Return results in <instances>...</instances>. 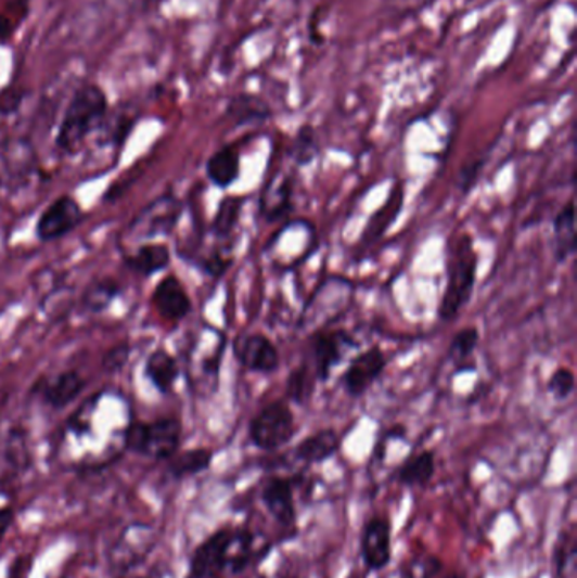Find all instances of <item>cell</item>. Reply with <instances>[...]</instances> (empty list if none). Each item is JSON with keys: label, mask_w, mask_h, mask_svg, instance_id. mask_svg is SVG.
<instances>
[{"label": "cell", "mask_w": 577, "mask_h": 578, "mask_svg": "<svg viewBox=\"0 0 577 578\" xmlns=\"http://www.w3.org/2000/svg\"><path fill=\"white\" fill-rule=\"evenodd\" d=\"M231 257H226L222 256V254L216 253L202 261V269H204L207 274H210V277L220 278L222 277L223 272L231 268Z\"/></svg>", "instance_id": "obj_35"}, {"label": "cell", "mask_w": 577, "mask_h": 578, "mask_svg": "<svg viewBox=\"0 0 577 578\" xmlns=\"http://www.w3.org/2000/svg\"><path fill=\"white\" fill-rule=\"evenodd\" d=\"M144 375L163 395L170 393L180 375L178 362L165 349L154 350L144 364Z\"/></svg>", "instance_id": "obj_19"}, {"label": "cell", "mask_w": 577, "mask_h": 578, "mask_svg": "<svg viewBox=\"0 0 577 578\" xmlns=\"http://www.w3.org/2000/svg\"><path fill=\"white\" fill-rule=\"evenodd\" d=\"M180 211V202L175 196H159L158 200H154L153 204L148 205L132 223V237L144 241V239L170 234L177 226Z\"/></svg>", "instance_id": "obj_10"}, {"label": "cell", "mask_w": 577, "mask_h": 578, "mask_svg": "<svg viewBox=\"0 0 577 578\" xmlns=\"http://www.w3.org/2000/svg\"><path fill=\"white\" fill-rule=\"evenodd\" d=\"M170 261L171 253L168 245L156 242L141 245L131 256L126 257V266L141 277H153L156 272L168 268Z\"/></svg>", "instance_id": "obj_18"}, {"label": "cell", "mask_w": 577, "mask_h": 578, "mask_svg": "<svg viewBox=\"0 0 577 578\" xmlns=\"http://www.w3.org/2000/svg\"><path fill=\"white\" fill-rule=\"evenodd\" d=\"M116 578H156L153 577V575H134V571H131V574H124V575H117Z\"/></svg>", "instance_id": "obj_39"}, {"label": "cell", "mask_w": 577, "mask_h": 578, "mask_svg": "<svg viewBox=\"0 0 577 578\" xmlns=\"http://www.w3.org/2000/svg\"><path fill=\"white\" fill-rule=\"evenodd\" d=\"M226 114L235 126H247V124L266 123V120L271 119L273 112L261 97L239 93V95L232 97Z\"/></svg>", "instance_id": "obj_17"}, {"label": "cell", "mask_w": 577, "mask_h": 578, "mask_svg": "<svg viewBox=\"0 0 577 578\" xmlns=\"http://www.w3.org/2000/svg\"><path fill=\"white\" fill-rule=\"evenodd\" d=\"M156 532L148 525H131L124 529L108 553V563L117 575L131 574L156 547Z\"/></svg>", "instance_id": "obj_6"}, {"label": "cell", "mask_w": 577, "mask_h": 578, "mask_svg": "<svg viewBox=\"0 0 577 578\" xmlns=\"http://www.w3.org/2000/svg\"><path fill=\"white\" fill-rule=\"evenodd\" d=\"M119 293L120 286L116 281H93V283L87 287L86 293H84L81 303H84V307H86V310H89L90 313H102V311H105L111 307L114 299L119 296Z\"/></svg>", "instance_id": "obj_25"}, {"label": "cell", "mask_w": 577, "mask_h": 578, "mask_svg": "<svg viewBox=\"0 0 577 578\" xmlns=\"http://www.w3.org/2000/svg\"><path fill=\"white\" fill-rule=\"evenodd\" d=\"M205 172H207L208 180L213 181L216 187H232L241 175V157H239L238 150L223 146L222 150L214 153L208 157Z\"/></svg>", "instance_id": "obj_20"}, {"label": "cell", "mask_w": 577, "mask_h": 578, "mask_svg": "<svg viewBox=\"0 0 577 578\" xmlns=\"http://www.w3.org/2000/svg\"><path fill=\"white\" fill-rule=\"evenodd\" d=\"M359 342L346 330H329L316 332L310 337L312 350L313 374L317 381H328L332 368L339 364L349 350L356 349Z\"/></svg>", "instance_id": "obj_8"}, {"label": "cell", "mask_w": 577, "mask_h": 578, "mask_svg": "<svg viewBox=\"0 0 577 578\" xmlns=\"http://www.w3.org/2000/svg\"><path fill=\"white\" fill-rule=\"evenodd\" d=\"M292 210V180H285V183L281 184L280 188V198L270 207H262V214H265L268 222L273 223L283 219Z\"/></svg>", "instance_id": "obj_31"}, {"label": "cell", "mask_w": 577, "mask_h": 578, "mask_svg": "<svg viewBox=\"0 0 577 578\" xmlns=\"http://www.w3.org/2000/svg\"><path fill=\"white\" fill-rule=\"evenodd\" d=\"M386 368V356L380 347H371L356 356L347 365V371L341 377L344 391L350 398H361L383 374Z\"/></svg>", "instance_id": "obj_13"}, {"label": "cell", "mask_w": 577, "mask_h": 578, "mask_svg": "<svg viewBox=\"0 0 577 578\" xmlns=\"http://www.w3.org/2000/svg\"><path fill=\"white\" fill-rule=\"evenodd\" d=\"M576 389V375L570 369L559 368L555 369L554 374L551 375L549 384H547V391L551 393L555 401H564L569 398Z\"/></svg>", "instance_id": "obj_30"}, {"label": "cell", "mask_w": 577, "mask_h": 578, "mask_svg": "<svg viewBox=\"0 0 577 578\" xmlns=\"http://www.w3.org/2000/svg\"><path fill=\"white\" fill-rule=\"evenodd\" d=\"M235 360L244 369L259 374H273L280 368V352L277 345L265 334H241L232 344Z\"/></svg>", "instance_id": "obj_9"}, {"label": "cell", "mask_w": 577, "mask_h": 578, "mask_svg": "<svg viewBox=\"0 0 577 578\" xmlns=\"http://www.w3.org/2000/svg\"><path fill=\"white\" fill-rule=\"evenodd\" d=\"M81 220H84V211L77 200L68 195L60 196L39 217L36 223V235L39 241L53 242L77 229Z\"/></svg>", "instance_id": "obj_11"}, {"label": "cell", "mask_w": 577, "mask_h": 578, "mask_svg": "<svg viewBox=\"0 0 577 578\" xmlns=\"http://www.w3.org/2000/svg\"><path fill=\"white\" fill-rule=\"evenodd\" d=\"M151 303L158 311L159 317L170 320V322H180L192 311V299H190L183 284L175 277L159 281L153 296H151Z\"/></svg>", "instance_id": "obj_14"}, {"label": "cell", "mask_w": 577, "mask_h": 578, "mask_svg": "<svg viewBox=\"0 0 577 578\" xmlns=\"http://www.w3.org/2000/svg\"><path fill=\"white\" fill-rule=\"evenodd\" d=\"M295 414L283 401H273L259 410L249 423V440L261 452H277L297 435Z\"/></svg>", "instance_id": "obj_4"}, {"label": "cell", "mask_w": 577, "mask_h": 578, "mask_svg": "<svg viewBox=\"0 0 577 578\" xmlns=\"http://www.w3.org/2000/svg\"><path fill=\"white\" fill-rule=\"evenodd\" d=\"M234 526H223L195 548L190 558L189 578H220L229 570Z\"/></svg>", "instance_id": "obj_5"}, {"label": "cell", "mask_w": 577, "mask_h": 578, "mask_svg": "<svg viewBox=\"0 0 577 578\" xmlns=\"http://www.w3.org/2000/svg\"><path fill=\"white\" fill-rule=\"evenodd\" d=\"M214 453L208 448H193L187 452L175 453L168 462V472L175 479H189L193 475L208 471L213 465Z\"/></svg>", "instance_id": "obj_24"}, {"label": "cell", "mask_w": 577, "mask_h": 578, "mask_svg": "<svg viewBox=\"0 0 577 578\" xmlns=\"http://www.w3.org/2000/svg\"><path fill=\"white\" fill-rule=\"evenodd\" d=\"M320 154L319 138L310 124H304L293 138L292 159L297 166H308Z\"/></svg>", "instance_id": "obj_26"}, {"label": "cell", "mask_w": 577, "mask_h": 578, "mask_svg": "<svg viewBox=\"0 0 577 578\" xmlns=\"http://www.w3.org/2000/svg\"><path fill=\"white\" fill-rule=\"evenodd\" d=\"M12 523H14V511L11 508H0V541L4 540Z\"/></svg>", "instance_id": "obj_38"}, {"label": "cell", "mask_w": 577, "mask_h": 578, "mask_svg": "<svg viewBox=\"0 0 577 578\" xmlns=\"http://www.w3.org/2000/svg\"><path fill=\"white\" fill-rule=\"evenodd\" d=\"M393 529L386 516H371L362 526L361 558L370 571H383L389 567L393 558Z\"/></svg>", "instance_id": "obj_7"}, {"label": "cell", "mask_w": 577, "mask_h": 578, "mask_svg": "<svg viewBox=\"0 0 577 578\" xmlns=\"http://www.w3.org/2000/svg\"><path fill=\"white\" fill-rule=\"evenodd\" d=\"M261 502L281 528L297 526V505H295V479L273 475L266 479L261 489Z\"/></svg>", "instance_id": "obj_12"}, {"label": "cell", "mask_w": 577, "mask_h": 578, "mask_svg": "<svg viewBox=\"0 0 577 578\" xmlns=\"http://www.w3.org/2000/svg\"><path fill=\"white\" fill-rule=\"evenodd\" d=\"M403 205V184H397L386 204L371 217L362 234V245H370L382 239L388 227L395 222Z\"/></svg>", "instance_id": "obj_22"}, {"label": "cell", "mask_w": 577, "mask_h": 578, "mask_svg": "<svg viewBox=\"0 0 577 578\" xmlns=\"http://www.w3.org/2000/svg\"><path fill=\"white\" fill-rule=\"evenodd\" d=\"M555 259L566 262L576 253V208L574 200L567 202L554 219Z\"/></svg>", "instance_id": "obj_21"}, {"label": "cell", "mask_w": 577, "mask_h": 578, "mask_svg": "<svg viewBox=\"0 0 577 578\" xmlns=\"http://www.w3.org/2000/svg\"><path fill=\"white\" fill-rule=\"evenodd\" d=\"M483 166H485V162H483V159H477V162L464 166V168L461 169V172H459L458 187L464 195L473 190L474 184H476V181L482 177Z\"/></svg>", "instance_id": "obj_34"}, {"label": "cell", "mask_w": 577, "mask_h": 578, "mask_svg": "<svg viewBox=\"0 0 577 578\" xmlns=\"http://www.w3.org/2000/svg\"><path fill=\"white\" fill-rule=\"evenodd\" d=\"M26 92L17 87L0 90V115H12L20 111Z\"/></svg>", "instance_id": "obj_33"}, {"label": "cell", "mask_w": 577, "mask_h": 578, "mask_svg": "<svg viewBox=\"0 0 577 578\" xmlns=\"http://www.w3.org/2000/svg\"><path fill=\"white\" fill-rule=\"evenodd\" d=\"M444 570V563L437 556L428 555L413 563L408 570V578H437Z\"/></svg>", "instance_id": "obj_32"}, {"label": "cell", "mask_w": 577, "mask_h": 578, "mask_svg": "<svg viewBox=\"0 0 577 578\" xmlns=\"http://www.w3.org/2000/svg\"><path fill=\"white\" fill-rule=\"evenodd\" d=\"M341 444L343 441H341L339 433L334 428H322L304 438L293 450V455L304 464L319 465L339 452Z\"/></svg>", "instance_id": "obj_16"}, {"label": "cell", "mask_w": 577, "mask_h": 578, "mask_svg": "<svg viewBox=\"0 0 577 578\" xmlns=\"http://www.w3.org/2000/svg\"><path fill=\"white\" fill-rule=\"evenodd\" d=\"M241 208H243V198H238V196H228L220 202L213 223L216 237L223 239L232 234V230L238 226Z\"/></svg>", "instance_id": "obj_28"}, {"label": "cell", "mask_w": 577, "mask_h": 578, "mask_svg": "<svg viewBox=\"0 0 577 578\" xmlns=\"http://www.w3.org/2000/svg\"><path fill=\"white\" fill-rule=\"evenodd\" d=\"M316 381V374L304 362L290 372L288 381H286V398L295 404H305L308 399L312 398Z\"/></svg>", "instance_id": "obj_27"}, {"label": "cell", "mask_w": 577, "mask_h": 578, "mask_svg": "<svg viewBox=\"0 0 577 578\" xmlns=\"http://www.w3.org/2000/svg\"><path fill=\"white\" fill-rule=\"evenodd\" d=\"M36 389H38L39 395H41L48 407L54 408V410H63L86 389V381L78 372L63 371L53 375V377L43 380V383L38 384Z\"/></svg>", "instance_id": "obj_15"}, {"label": "cell", "mask_w": 577, "mask_h": 578, "mask_svg": "<svg viewBox=\"0 0 577 578\" xmlns=\"http://www.w3.org/2000/svg\"><path fill=\"white\" fill-rule=\"evenodd\" d=\"M477 274V254L474 249L473 237L464 234L454 242L449 249L447 259V284L439 305L443 322H452L459 311L466 307L473 296Z\"/></svg>", "instance_id": "obj_2"}, {"label": "cell", "mask_w": 577, "mask_h": 578, "mask_svg": "<svg viewBox=\"0 0 577 578\" xmlns=\"http://www.w3.org/2000/svg\"><path fill=\"white\" fill-rule=\"evenodd\" d=\"M129 347L128 345H117L111 352L105 356L104 368L105 371H117L128 362Z\"/></svg>", "instance_id": "obj_36"}, {"label": "cell", "mask_w": 577, "mask_h": 578, "mask_svg": "<svg viewBox=\"0 0 577 578\" xmlns=\"http://www.w3.org/2000/svg\"><path fill=\"white\" fill-rule=\"evenodd\" d=\"M107 111V95L99 85L87 84L80 87L69 100L60 124L56 136L60 150L66 154L78 153L87 138L97 129H101Z\"/></svg>", "instance_id": "obj_1"}, {"label": "cell", "mask_w": 577, "mask_h": 578, "mask_svg": "<svg viewBox=\"0 0 577 578\" xmlns=\"http://www.w3.org/2000/svg\"><path fill=\"white\" fill-rule=\"evenodd\" d=\"M16 31V26H14V21L11 17L5 16V14H0V42L4 44L9 39L14 36Z\"/></svg>", "instance_id": "obj_37"}, {"label": "cell", "mask_w": 577, "mask_h": 578, "mask_svg": "<svg viewBox=\"0 0 577 578\" xmlns=\"http://www.w3.org/2000/svg\"><path fill=\"white\" fill-rule=\"evenodd\" d=\"M181 444V423L177 418L156 422H134L124 429V448L153 460H170Z\"/></svg>", "instance_id": "obj_3"}, {"label": "cell", "mask_w": 577, "mask_h": 578, "mask_svg": "<svg viewBox=\"0 0 577 578\" xmlns=\"http://www.w3.org/2000/svg\"><path fill=\"white\" fill-rule=\"evenodd\" d=\"M477 344H479V332H477L476 326H466V329L459 330L452 338L449 356L454 357L456 360L470 359L476 350Z\"/></svg>", "instance_id": "obj_29"}, {"label": "cell", "mask_w": 577, "mask_h": 578, "mask_svg": "<svg viewBox=\"0 0 577 578\" xmlns=\"http://www.w3.org/2000/svg\"><path fill=\"white\" fill-rule=\"evenodd\" d=\"M435 475V453L432 450L416 453L405 460L398 468V483L405 487H427Z\"/></svg>", "instance_id": "obj_23"}]
</instances>
